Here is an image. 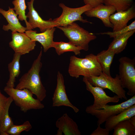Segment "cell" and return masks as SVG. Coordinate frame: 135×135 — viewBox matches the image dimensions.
I'll list each match as a JSON object with an SVG mask.
<instances>
[{
  "mask_svg": "<svg viewBox=\"0 0 135 135\" xmlns=\"http://www.w3.org/2000/svg\"><path fill=\"white\" fill-rule=\"evenodd\" d=\"M42 54L41 47L38 55L34 61L31 67L20 79L19 82L15 88L19 90L28 89L33 94L35 95L37 99L41 102L46 96V91L42 83L40 75L42 66L41 62Z\"/></svg>",
  "mask_w": 135,
  "mask_h": 135,
  "instance_id": "cell-1",
  "label": "cell"
},
{
  "mask_svg": "<svg viewBox=\"0 0 135 135\" xmlns=\"http://www.w3.org/2000/svg\"><path fill=\"white\" fill-rule=\"evenodd\" d=\"M68 71L70 76L76 78L81 76L86 77L98 76L102 72L96 56L92 54L86 56L83 58L71 56Z\"/></svg>",
  "mask_w": 135,
  "mask_h": 135,
  "instance_id": "cell-2",
  "label": "cell"
},
{
  "mask_svg": "<svg viewBox=\"0 0 135 135\" xmlns=\"http://www.w3.org/2000/svg\"><path fill=\"white\" fill-rule=\"evenodd\" d=\"M4 90L20 110L24 112L32 109H42L44 107L41 101L33 97L32 94L27 89L19 90L6 86Z\"/></svg>",
  "mask_w": 135,
  "mask_h": 135,
  "instance_id": "cell-3",
  "label": "cell"
},
{
  "mask_svg": "<svg viewBox=\"0 0 135 135\" xmlns=\"http://www.w3.org/2000/svg\"><path fill=\"white\" fill-rule=\"evenodd\" d=\"M56 27L63 32L69 42L85 51L88 50L90 42L96 38L94 34L89 32L74 22L65 27Z\"/></svg>",
  "mask_w": 135,
  "mask_h": 135,
  "instance_id": "cell-4",
  "label": "cell"
},
{
  "mask_svg": "<svg viewBox=\"0 0 135 135\" xmlns=\"http://www.w3.org/2000/svg\"><path fill=\"white\" fill-rule=\"evenodd\" d=\"M119 62L118 75L122 86L128 89L127 95L133 96L135 95V58L122 57Z\"/></svg>",
  "mask_w": 135,
  "mask_h": 135,
  "instance_id": "cell-5",
  "label": "cell"
},
{
  "mask_svg": "<svg viewBox=\"0 0 135 135\" xmlns=\"http://www.w3.org/2000/svg\"><path fill=\"white\" fill-rule=\"evenodd\" d=\"M86 77L93 86L100 87L103 89H108L116 94L120 99L127 100L126 91L122 86L118 75L116 74L113 78L102 72L98 76Z\"/></svg>",
  "mask_w": 135,
  "mask_h": 135,
  "instance_id": "cell-6",
  "label": "cell"
},
{
  "mask_svg": "<svg viewBox=\"0 0 135 135\" xmlns=\"http://www.w3.org/2000/svg\"><path fill=\"white\" fill-rule=\"evenodd\" d=\"M135 104V95L130 98L118 104L110 105L106 104L103 108L95 109L88 106L86 112L95 116L97 119V125L105 122L110 117L118 114Z\"/></svg>",
  "mask_w": 135,
  "mask_h": 135,
  "instance_id": "cell-7",
  "label": "cell"
},
{
  "mask_svg": "<svg viewBox=\"0 0 135 135\" xmlns=\"http://www.w3.org/2000/svg\"><path fill=\"white\" fill-rule=\"evenodd\" d=\"M59 6L62 9V13L60 16L53 20L58 24L59 26L65 27L78 20L83 23H92L87 20L84 19L81 16L85 12L93 8L90 5L86 4L76 8L69 7L62 3L59 4Z\"/></svg>",
  "mask_w": 135,
  "mask_h": 135,
  "instance_id": "cell-8",
  "label": "cell"
},
{
  "mask_svg": "<svg viewBox=\"0 0 135 135\" xmlns=\"http://www.w3.org/2000/svg\"><path fill=\"white\" fill-rule=\"evenodd\" d=\"M82 80L86 84L87 90L92 94L94 98V103L89 106L90 107L95 109H100L109 103H117L119 101L120 99L117 95L113 97L107 95L104 89L92 85L86 77H84Z\"/></svg>",
  "mask_w": 135,
  "mask_h": 135,
  "instance_id": "cell-9",
  "label": "cell"
},
{
  "mask_svg": "<svg viewBox=\"0 0 135 135\" xmlns=\"http://www.w3.org/2000/svg\"><path fill=\"white\" fill-rule=\"evenodd\" d=\"M12 40L9 43V46L15 53L22 56L28 53L34 49L36 42L32 40L25 33L12 32Z\"/></svg>",
  "mask_w": 135,
  "mask_h": 135,
  "instance_id": "cell-10",
  "label": "cell"
},
{
  "mask_svg": "<svg viewBox=\"0 0 135 135\" xmlns=\"http://www.w3.org/2000/svg\"><path fill=\"white\" fill-rule=\"evenodd\" d=\"M57 77L56 86L52 97V106H68L72 108L76 113L78 112L79 109L72 104L68 97L62 74L58 71Z\"/></svg>",
  "mask_w": 135,
  "mask_h": 135,
  "instance_id": "cell-11",
  "label": "cell"
},
{
  "mask_svg": "<svg viewBox=\"0 0 135 135\" xmlns=\"http://www.w3.org/2000/svg\"><path fill=\"white\" fill-rule=\"evenodd\" d=\"M34 0H30L27 2L29 11L26 15L28 18V22L33 29L38 28L42 32L47 29L59 26L58 24L52 19L46 20L42 18L34 8Z\"/></svg>",
  "mask_w": 135,
  "mask_h": 135,
  "instance_id": "cell-12",
  "label": "cell"
},
{
  "mask_svg": "<svg viewBox=\"0 0 135 135\" xmlns=\"http://www.w3.org/2000/svg\"><path fill=\"white\" fill-rule=\"evenodd\" d=\"M135 17L134 5L126 10L117 12L110 16V20L112 24L113 31H118L126 26L129 21Z\"/></svg>",
  "mask_w": 135,
  "mask_h": 135,
  "instance_id": "cell-13",
  "label": "cell"
},
{
  "mask_svg": "<svg viewBox=\"0 0 135 135\" xmlns=\"http://www.w3.org/2000/svg\"><path fill=\"white\" fill-rule=\"evenodd\" d=\"M58 128L56 135H80L81 133L76 123L65 113L59 118L56 123Z\"/></svg>",
  "mask_w": 135,
  "mask_h": 135,
  "instance_id": "cell-14",
  "label": "cell"
},
{
  "mask_svg": "<svg viewBox=\"0 0 135 135\" xmlns=\"http://www.w3.org/2000/svg\"><path fill=\"white\" fill-rule=\"evenodd\" d=\"M116 11V10L113 6L103 4L84 13L88 16L99 18L102 21L105 26L112 28L113 26L110 21L109 18Z\"/></svg>",
  "mask_w": 135,
  "mask_h": 135,
  "instance_id": "cell-15",
  "label": "cell"
},
{
  "mask_svg": "<svg viewBox=\"0 0 135 135\" xmlns=\"http://www.w3.org/2000/svg\"><path fill=\"white\" fill-rule=\"evenodd\" d=\"M55 30V27H53L40 33H37L36 31L32 30H26L25 33L32 40L39 42L43 47L44 52H46L52 48L54 33Z\"/></svg>",
  "mask_w": 135,
  "mask_h": 135,
  "instance_id": "cell-16",
  "label": "cell"
},
{
  "mask_svg": "<svg viewBox=\"0 0 135 135\" xmlns=\"http://www.w3.org/2000/svg\"><path fill=\"white\" fill-rule=\"evenodd\" d=\"M0 13L6 18L8 23V24L3 25L2 29L4 30L8 31L10 30L13 32H24L28 30L26 27L23 26L20 22L18 15L13 8L9 6L7 11L0 8Z\"/></svg>",
  "mask_w": 135,
  "mask_h": 135,
  "instance_id": "cell-17",
  "label": "cell"
},
{
  "mask_svg": "<svg viewBox=\"0 0 135 135\" xmlns=\"http://www.w3.org/2000/svg\"><path fill=\"white\" fill-rule=\"evenodd\" d=\"M135 116V104L119 114L109 117L105 122V127L111 131L120 122Z\"/></svg>",
  "mask_w": 135,
  "mask_h": 135,
  "instance_id": "cell-18",
  "label": "cell"
},
{
  "mask_svg": "<svg viewBox=\"0 0 135 135\" xmlns=\"http://www.w3.org/2000/svg\"><path fill=\"white\" fill-rule=\"evenodd\" d=\"M21 56L20 54L15 53L12 61L8 64L9 78L6 84V86L8 87H14L16 78L18 77L20 72V60Z\"/></svg>",
  "mask_w": 135,
  "mask_h": 135,
  "instance_id": "cell-19",
  "label": "cell"
},
{
  "mask_svg": "<svg viewBox=\"0 0 135 135\" xmlns=\"http://www.w3.org/2000/svg\"><path fill=\"white\" fill-rule=\"evenodd\" d=\"M135 32V30H133L115 37L108 49L113 52L115 54L120 53L125 49L128 40Z\"/></svg>",
  "mask_w": 135,
  "mask_h": 135,
  "instance_id": "cell-20",
  "label": "cell"
},
{
  "mask_svg": "<svg viewBox=\"0 0 135 135\" xmlns=\"http://www.w3.org/2000/svg\"><path fill=\"white\" fill-rule=\"evenodd\" d=\"M115 54L113 52L108 49L101 51L96 55L102 72L108 76H111L110 67Z\"/></svg>",
  "mask_w": 135,
  "mask_h": 135,
  "instance_id": "cell-21",
  "label": "cell"
},
{
  "mask_svg": "<svg viewBox=\"0 0 135 135\" xmlns=\"http://www.w3.org/2000/svg\"><path fill=\"white\" fill-rule=\"evenodd\" d=\"M113 135H135V125L130 119L118 123L114 127Z\"/></svg>",
  "mask_w": 135,
  "mask_h": 135,
  "instance_id": "cell-22",
  "label": "cell"
},
{
  "mask_svg": "<svg viewBox=\"0 0 135 135\" xmlns=\"http://www.w3.org/2000/svg\"><path fill=\"white\" fill-rule=\"evenodd\" d=\"M52 48H54L57 54L60 56L64 53L67 52H72L76 55L80 54V51L82 50L80 47L76 46L70 43L61 41H53Z\"/></svg>",
  "mask_w": 135,
  "mask_h": 135,
  "instance_id": "cell-23",
  "label": "cell"
},
{
  "mask_svg": "<svg viewBox=\"0 0 135 135\" xmlns=\"http://www.w3.org/2000/svg\"><path fill=\"white\" fill-rule=\"evenodd\" d=\"M6 107L0 119V135H8L6 132L7 130L13 124V122L9 114L10 106L13 101L10 96Z\"/></svg>",
  "mask_w": 135,
  "mask_h": 135,
  "instance_id": "cell-24",
  "label": "cell"
},
{
  "mask_svg": "<svg viewBox=\"0 0 135 135\" xmlns=\"http://www.w3.org/2000/svg\"><path fill=\"white\" fill-rule=\"evenodd\" d=\"M12 3L14 6L13 9L15 10L16 14L18 15L19 20L22 21H24L28 30L33 29L26 20L27 18L25 12L27 6L25 0H14Z\"/></svg>",
  "mask_w": 135,
  "mask_h": 135,
  "instance_id": "cell-25",
  "label": "cell"
},
{
  "mask_svg": "<svg viewBox=\"0 0 135 135\" xmlns=\"http://www.w3.org/2000/svg\"><path fill=\"white\" fill-rule=\"evenodd\" d=\"M133 0H103L105 5L114 7L117 12L126 10L132 5Z\"/></svg>",
  "mask_w": 135,
  "mask_h": 135,
  "instance_id": "cell-26",
  "label": "cell"
},
{
  "mask_svg": "<svg viewBox=\"0 0 135 135\" xmlns=\"http://www.w3.org/2000/svg\"><path fill=\"white\" fill-rule=\"evenodd\" d=\"M30 122L26 121L22 124L19 125H12L6 132L8 135H19L22 132H28L32 128Z\"/></svg>",
  "mask_w": 135,
  "mask_h": 135,
  "instance_id": "cell-27",
  "label": "cell"
},
{
  "mask_svg": "<svg viewBox=\"0 0 135 135\" xmlns=\"http://www.w3.org/2000/svg\"><path fill=\"white\" fill-rule=\"evenodd\" d=\"M135 30V21L134 20L130 24L118 31L115 32H101L97 34H106L108 35L110 38H114L115 37L127 32L129 31Z\"/></svg>",
  "mask_w": 135,
  "mask_h": 135,
  "instance_id": "cell-28",
  "label": "cell"
},
{
  "mask_svg": "<svg viewBox=\"0 0 135 135\" xmlns=\"http://www.w3.org/2000/svg\"><path fill=\"white\" fill-rule=\"evenodd\" d=\"M10 97H7L1 92L0 90V119L8 103Z\"/></svg>",
  "mask_w": 135,
  "mask_h": 135,
  "instance_id": "cell-29",
  "label": "cell"
},
{
  "mask_svg": "<svg viewBox=\"0 0 135 135\" xmlns=\"http://www.w3.org/2000/svg\"><path fill=\"white\" fill-rule=\"evenodd\" d=\"M98 126L90 134V135H109L110 130L107 128H102L100 125H98Z\"/></svg>",
  "mask_w": 135,
  "mask_h": 135,
  "instance_id": "cell-30",
  "label": "cell"
},
{
  "mask_svg": "<svg viewBox=\"0 0 135 135\" xmlns=\"http://www.w3.org/2000/svg\"><path fill=\"white\" fill-rule=\"evenodd\" d=\"M84 4L90 5L93 8L103 4V0H83Z\"/></svg>",
  "mask_w": 135,
  "mask_h": 135,
  "instance_id": "cell-31",
  "label": "cell"
},
{
  "mask_svg": "<svg viewBox=\"0 0 135 135\" xmlns=\"http://www.w3.org/2000/svg\"></svg>",
  "mask_w": 135,
  "mask_h": 135,
  "instance_id": "cell-32",
  "label": "cell"
}]
</instances>
